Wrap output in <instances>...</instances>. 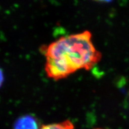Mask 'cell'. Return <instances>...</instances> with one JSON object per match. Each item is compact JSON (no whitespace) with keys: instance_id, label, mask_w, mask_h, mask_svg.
Here are the masks:
<instances>
[{"instance_id":"1","label":"cell","mask_w":129,"mask_h":129,"mask_svg":"<svg viewBox=\"0 0 129 129\" xmlns=\"http://www.w3.org/2000/svg\"><path fill=\"white\" fill-rule=\"evenodd\" d=\"M40 51L46 58L44 70L48 78L62 80L81 69L90 70L101 61L88 30L61 37Z\"/></svg>"},{"instance_id":"2","label":"cell","mask_w":129,"mask_h":129,"mask_svg":"<svg viewBox=\"0 0 129 129\" xmlns=\"http://www.w3.org/2000/svg\"><path fill=\"white\" fill-rule=\"evenodd\" d=\"M41 127L36 117L27 114L20 116L14 121L13 129H40Z\"/></svg>"},{"instance_id":"3","label":"cell","mask_w":129,"mask_h":129,"mask_svg":"<svg viewBox=\"0 0 129 129\" xmlns=\"http://www.w3.org/2000/svg\"><path fill=\"white\" fill-rule=\"evenodd\" d=\"M75 127L71 121L66 120L63 121L41 125L40 129H74Z\"/></svg>"},{"instance_id":"4","label":"cell","mask_w":129,"mask_h":129,"mask_svg":"<svg viewBox=\"0 0 129 129\" xmlns=\"http://www.w3.org/2000/svg\"><path fill=\"white\" fill-rule=\"evenodd\" d=\"M4 74H3V70L1 69V68H0V87H1V85H3V82H4Z\"/></svg>"},{"instance_id":"5","label":"cell","mask_w":129,"mask_h":129,"mask_svg":"<svg viewBox=\"0 0 129 129\" xmlns=\"http://www.w3.org/2000/svg\"><path fill=\"white\" fill-rule=\"evenodd\" d=\"M94 1H98V2H102V3H109L112 0H94Z\"/></svg>"},{"instance_id":"6","label":"cell","mask_w":129,"mask_h":129,"mask_svg":"<svg viewBox=\"0 0 129 129\" xmlns=\"http://www.w3.org/2000/svg\"><path fill=\"white\" fill-rule=\"evenodd\" d=\"M96 129H102V128H96Z\"/></svg>"},{"instance_id":"7","label":"cell","mask_w":129,"mask_h":129,"mask_svg":"<svg viewBox=\"0 0 129 129\" xmlns=\"http://www.w3.org/2000/svg\"><path fill=\"white\" fill-rule=\"evenodd\" d=\"M128 96H129V91H128Z\"/></svg>"}]
</instances>
